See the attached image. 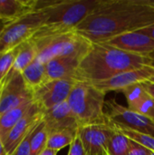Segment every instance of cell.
I'll return each instance as SVG.
<instances>
[{"instance_id": "34", "label": "cell", "mask_w": 154, "mask_h": 155, "mask_svg": "<svg viewBox=\"0 0 154 155\" xmlns=\"http://www.w3.org/2000/svg\"><path fill=\"white\" fill-rule=\"evenodd\" d=\"M149 81H150V82H152V83H154V76H152V78L149 80Z\"/></svg>"}, {"instance_id": "11", "label": "cell", "mask_w": 154, "mask_h": 155, "mask_svg": "<svg viewBox=\"0 0 154 155\" xmlns=\"http://www.w3.org/2000/svg\"><path fill=\"white\" fill-rule=\"evenodd\" d=\"M152 76H154V67L146 65L139 69L121 73L108 80L93 84L106 94L110 91L123 92L133 84L149 81Z\"/></svg>"}, {"instance_id": "16", "label": "cell", "mask_w": 154, "mask_h": 155, "mask_svg": "<svg viewBox=\"0 0 154 155\" xmlns=\"http://www.w3.org/2000/svg\"><path fill=\"white\" fill-rule=\"evenodd\" d=\"M80 63V59L71 56H57L52 58L45 63L48 81L74 79Z\"/></svg>"}, {"instance_id": "8", "label": "cell", "mask_w": 154, "mask_h": 155, "mask_svg": "<svg viewBox=\"0 0 154 155\" xmlns=\"http://www.w3.org/2000/svg\"><path fill=\"white\" fill-rule=\"evenodd\" d=\"M75 81L73 78L47 81L32 92L33 100L43 112L49 110L67 101Z\"/></svg>"}, {"instance_id": "5", "label": "cell", "mask_w": 154, "mask_h": 155, "mask_svg": "<svg viewBox=\"0 0 154 155\" xmlns=\"http://www.w3.org/2000/svg\"><path fill=\"white\" fill-rule=\"evenodd\" d=\"M32 40L35 43L38 50L37 59L44 64L57 56H71L82 61L93 44L75 32V30L42 37H34Z\"/></svg>"}, {"instance_id": "23", "label": "cell", "mask_w": 154, "mask_h": 155, "mask_svg": "<svg viewBox=\"0 0 154 155\" xmlns=\"http://www.w3.org/2000/svg\"><path fill=\"white\" fill-rule=\"evenodd\" d=\"M130 142L131 140L126 135L115 129V133L108 145V155H128Z\"/></svg>"}, {"instance_id": "20", "label": "cell", "mask_w": 154, "mask_h": 155, "mask_svg": "<svg viewBox=\"0 0 154 155\" xmlns=\"http://www.w3.org/2000/svg\"><path fill=\"white\" fill-rule=\"evenodd\" d=\"M38 56V50L35 43L30 39L20 45V50L16 56L13 70L21 73L31 64Z\"/></svg>"}, {"instance_id": "6", "label": "cell", "mask_w": 154, "mask_h": 155, "mask_svg": "<svg viewBox=\"0 0 154 155\" xmlns=\"http://www.w3.org/2000/svg\"><path fill=\"white\" fill-rule=\"evenodd\" d=\"M44 23V12L34 10L16 20L3 24L0 27V54L32 39Z\"/></svg>"}, {"instance_id": "33", "label": "cell", "mask_w": 154, "mask_h": 155, "mask_svg": "<svg viewBox=\"0 0 154 155\" xmlns=\"http://www.w3.org/2000/svg\"><path fill=\"white\" fill-rule=\"evenodd\" d=\"M5 81V80H4ZM4 81L2 83H0V96H1V94H2V90H3V85H4Z\"/></svg>"}, {"instance_id": "19", "label": "cell", "mask_w": 154, "mask_h": 155, "mask_svg": "<svg viewBox=\"0 0 154 155\" xmlns=\"http://www.w3.org/2000/svg\"><path fill=\"white\" fill-rule=\"evenodd\" d=\"M21 74L26 85L32 92L48 81L45 64L37 58L23 70Z\"/></svg>"}, {"instance_id": "28", "label": "cell", "mask_w": 154, "mask_h": 155, "mask_svg": "<svg viewBox=\"0 0 154 155\" xmlns=\"http://www.w3.org/2000/svg\"><path fill=\"white\" fill-rule=\"evenodd\" d=\"M151 152L152 151L147 149L146 147L131 140L128 155H149L151 153Z\"/></svg>"}, {"instance_id": "1", "label": "cell", "mask_w": 154, "mask_h": 155, "mask_svg": "<svg viewBox=\"0 0 154 155\" xmlns=\"http://www.w3.org/2000/svg\"><path fill=\"white\" fill-rule=\"evenodd\" d=\"M153 24L154 6L150 0H102L75 32L93 44L106 43Z\"/></svg>"}, {"instance_id": "21", "label": "cell", "mask_w": 154, "mask_h": 155, "mask_svg": "<svg viewBox=\"0 0 154 155\" xmlns=\"http://www.w3.org/2000/svg\"><path fill=\"white\" fill-rule=\"evenodd\" d=\"M79 130V129H78ZM77 131L74 130H63L50 133L47 147L57 152L61 151L66 146H70L77 135Z\"/></svg>"}, {"instance_id": "9", "label": "cell", "mask_w": 154, "mask_h": 155, "mask_svg": "<svg viewBox=\"0 0 154 155\" xmlns=\"http://www.w3.org/2000/svg\"><path fill=\"white\" fill-rule=\"evenodd\" d=\"M30 100H33V93L22 74L12 69L4 81L0 96V115Z\"/></svg>"}, {"instance_id": "29", "label": "cell", "mask_w": 154, "mask_h": 155, "mask_svg": "<svg viewBox=\"0 0 154 155\" xmlns=\"http://www.w3.org/2000/svg\"><path fill=\"white\" fill-rule=\"evenodd\" d=\"M141 84L143 86L146 92L154 99V83H152L150 81H145V82L141 83Z\"/></svg>"}, {"instance_id": "24", "label": "cell", "mask_w": 154, "mask_h": 155, "mask_svg": "<svg viewBox=\"0 0 154 155\" xmlns=\"http://www.w3.org/2000/svg\"><path fill=\"white\" fill-rule=\"evenodd\" d=\"M117 131L122 133L123 134L126 135L130 140L136 142L137 143L146 147L147 149L154 152V136H152L150 134L139 133L136 131H133L131 129H128L124 126L118 125V124H111Z\"/></svg>"}, {"instance_id": "14", "label": "cell", "mask_w": 154, "mask_h": 155, "mask_svg": "<svg viewBox=\"0 0 154 155\" xmlns=\"http://www.w3.org/2000/svg\"><path fill=\"white\" fill-rule=\"evenodd\" d=\"M43 121L44 122L49 133L79 129L77 120L73 114L67 101L64 102L49 110L43 112Z\"/></svg>"}, {"instance_id": "7", "label": "cell", "mask_w": 154, "mask_h": 155, "mask_svg": "<svg viewBox=\"0 0 154 155\" xmlns=\"http://www.w3.org/2000/svg\"><path fill=\"white\" fill-rule=\"evenodd\" d=\"M110 124L124 126L133 131L154 136V121L128 107L118 104L114 98L105 102Z\"/></svg>"}, {"instance_id": "2", "label": "cell", "mask_w": 154, "mask_h": 155, "mask_svg": "<svg viewBox=\"0 0 154 155\" xmlns=\"http://www.w3.org/2000/svg\"><path fill=\"white\" fill-rule=\"evenodd\" d=\"M152 63L149 58L123 51L107 43L92 44L79 64L74 79L96 84L126 71L152 65Z\"/></svg>"}, {"instance_id": "27", "label": "cell", "mask_w": 154, "mask_h": 155, "mask_svg": "<svg viewBox=\"0 0 154 155\" xmlns=\"http://www.w3.org/2000/svg\"><path fill=\"white\" fill-rule=\"evenodd\" d=\"M67 155H87L78 134L74 142L69 146V151Z\"/></svg>"}, {"instance_id": "4", "label": "cell", "mask_w": 154, "mask_h": 155, "mask_svg": "<svg viewBox=\"0 0 154 155\" xmlns=\"http://www.w3.org/2000/svg\"><path fill=\"white\" fill-rule=\"evenodd\" d=\"M105 95L106 93L93 84L75 81L67 103L77 120L79 128L110 124L107 114L104 112Z\"/></svg>"}, {"instance_id": "30", "label": "cell", "mask_w": 154, "mask_h": 155, "mask_svg": "<svg viewBox=\"0 0 154 155\" xmlns=\"http://www.w3.org/2000/svg\"><path fill=\"white\" fill-rule=\"evenodd\" d=\"M138 32H140L141 34L146 35L150 36L151 38L154 39V24L152 25L147 26V27H144L141 30H138Z\"/></svg>"}, {"instance_id": "32", "label": "cell", "mask_w": 154, "mask_h": 155, "mask_svg": "<svg viewBox=\"0 0 154 155\" xmlns=\"http://www.w3.org/2000/svg\"><path fill=\"white\" fill-rule=\"evenodd\" d=\"M0 155H8L5 148V145H4V142L0 136Z\"/></svg>"}, {"instance_id": "17", "label": "cell", "mask_w": 154, "mask_h": 155, "mask_svg": "<svg viewBox=\"0 0 154 155\" xmlns=\"http://www.w3.org/2000/svg\"><path fill=\"white\" fill-rule=\"evenodd\" d=\"M36 0H0V22L6 24L35 10Z\"/></svg>"}, {"instance_id": "13", "label": "cell", "mask_w": 154, "mask_h": 155, "mask_svg": "<svg viewBox=\"0 0 154 155\" xmlns=\"http://www.w3.org/2000/svg\"><path fill=\"white\" fill-rule=\"evenodd\" d=\"M42 121L43 111L35 104H34L30 111L15 125V127L10 131L6 138L4 140V145L8 155L14 153L21 142Z\"/></svg>"}, {"instance_id": "36", "label": "cell", "mask_w": 154, "mask_h": 155, "mask_svg": "<svg viewBox=\"0 0 154 155\" xmlns=\"http://www.w3.org/2000/svg\"><path fill=\"white\" fill-rule=\"evenodd\" d=\"M149 155H154V152H152H152H151V153H150Z\"/></svg>"}, {"instance_id": "3", "label": "cell", "mask_w": 154, "mask_h": 155, "mask_svg": "<svg viewBox=\"0 0 154 155\" xmlns=\"http://www.w3.org/2000/svg\"><path fill=\"white\" fill-rule=\"evenodd\" d=\"M101 2L102 0H36L35 10L44 12L45 23L33 38L74 31Z\"/></svg>"}, {"instance_id": "22", "label": "cell", "mask_w": 154, "mask_h": 155, "mask_svg": "<svg viewBox=\"0 0 154 155\" xmlns=\"http://www.w3.org/2000/svg\"><path fill=\"white\" fill-rule=\"evenodd\" d=\"M49 135V130L44 122L42 121L35 128L31 139V155H39L47 148Z\"/></svg>"}, {"instance_id": "12", "label": "cell", "mask_w": 154, "mask_h": 155, "mask_svg": "<svg viewBox=\"0 0 154 155\" xmlns=\"http://www.w3.org/2000/svg\"><path fill=\"white\" fill-rule=\"evenodd\" d=\"M106 43L123 51L154 61V39L138 31L123 34Z\"/></svg>"}, {"instance_id": "25", "label": "cell", "mask_w": 154, "mask_h": 155, "mask_svg": "<svg viewBox=\"0 0 154 155\" xmlns=\"http://www.w3.org/2000/svg\"><path fill=\"white\" fill-rule=\"evenodd\" d=\"M20 45L12 50L0 54V83L6 78L8 74L13 69L16 56L20 50Z\"/></svg>"}, {"instance_id": "10", "label": "cell", "mask_w": 154, "mask_h": 155, "mask_svg": "<svg viewBox=\"0 0 154 155\" xmlns=\"http://www.w3.org/2000/svg\"><path fill=\"white\" fill-rule=\"evenodd\" d=\"M115 133L109 124H94L80 127L78 135L87 155H108V145Z\"/></svg>"}, {"instance_id": "35", "label": "cell", "mask_w": 154, "mask_h": 155, "mask_svg": "<svg viewBox=\"0 0 154 155\" xmlns=\"http://www.w3.org/2000/svg\"><path fill=\"white\" fill-rule=\"evenodd\" d=\"M150 2H151V4L154 6V0H150Z\"/></svg>"}, {"instance_id": "26", "label": "cell", "mask_w": 154, "mask_h": 155, "mask_svg": "<svg viewBox=\"0 0 154 155\" xmlns=\"http://www.w3.org/2000/svg\"><path fill=\"white\" fill-rule=\"evenodd\" d=\"M37 126H35L27 134V136L21 142V143L18 145V147L15 149V151L14 152V153L12 155H31V139H32L33 134H34V132Z\"/></svg>"}, {"instance_id": "15", "label": "cell", "mask_w": 154, "mask_h": 155, "mask_svg": "<svg viewBox=\"0 0 154 155\" xmlns=\"http://www.w3.org/2000/svg\"><path fill=\"white\" fill-rule=\"evenodd\" d=\"M122 93L126 98L129 109L154 121V99L141 84H133L124 89Z\"/></svg>"}, {"instance_id": "31", "label": "cell", "mask_w": 154, "mask_h": 155, "mask_svg": "<svg viewBox=\"0 0 154 155\" xmlns=\"http://www.w3.org/2000/svg\"><path fill=\"white\" fill-rule=\"evenodd\" d=\"M59 152H57V151H55V150H53V149H50V148H46V149H44L41 153L39 155H57Z\"/></svg>"}, {"instance_id": "37", "label": "cell", "mask_w": 154, "mask_h": 155, "mask_svg": "<svg viewBox=\"0 0 154 155\" xmlns=\"http://www.w3.org/2000/svg\"><path fill=\"white\" fill-rule=\"evenodd\" d=\"M151 66H152V67H154V61H153V62H152V65H151Z\"/></svg>"}, {"instance_id": "18", "label": "cell", "mask_w": 154, "mask_h": 155, "mask_svg": "<svg viewBox=\"0 0 154 155\" xmlns=\"http://www.w3.org/2000/svg\"><path fill=\"white\" fill-rule=\"evenodd\" d=\"M34 104V100L25 102L19 106L0 115V136L3 142L15 125L30 111Z\"/></svg>"}]
</instances>
